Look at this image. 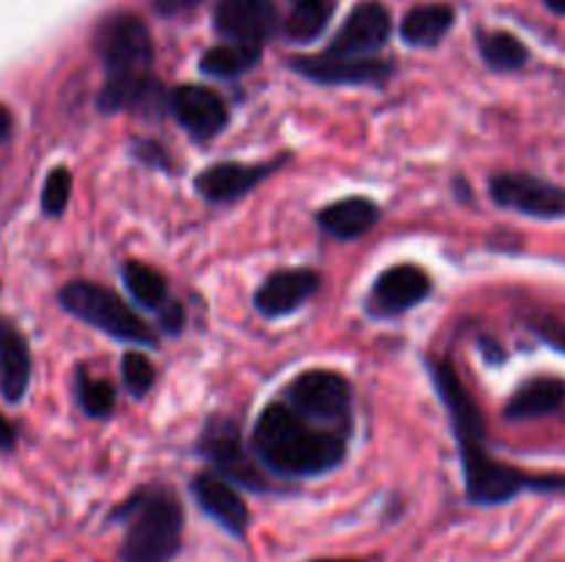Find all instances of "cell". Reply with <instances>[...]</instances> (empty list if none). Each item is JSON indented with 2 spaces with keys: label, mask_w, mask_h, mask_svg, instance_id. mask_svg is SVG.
Instances as JSON below:
<instances>
[{
  "label": "cell",
  "mask_w": 565,
  "mask_h": 562,
  "mask_svg": "<svg viewBox=\"0 0 565 562\" xmlns=\"http://www.w3.org/2000/svg\"><path fill=\"white\" fill-rule=\"evenodd\" d=\"M318 287L320 275L315 270H279V273L268 275V281L259 287L254 303L265 317H285V314L301 309L318 292Z\"/></svg>",
  "instance_id": "14"
},
{
  "label": "cell",
  "mask_w": 565,
  "mask_h": 562,
  "mask_svg": "<svg viewBox=\"0 0 565 562\" xmlns=\"http://www.w3.org/2000/svg\"><path fill=\"white\" fill-rule=\"evenodd\" d=\"M254 446L265 466L287 477H312L337 468L345 441L329 430H315L287 406H268L254 424Z\"/></svg>",
  "instance_id": "3"
},
{
  "label": "cell",
  "mask_w": 565,
  "mask_h": 562,
  "mask_svg": "<svg viewBox=\"0 0 565 562\" xmlns=\"http://www.w3.org/2000/svg\"><path fill=\"white\" fill-rule=\"evenodd\" d=\"M533 328L539 331V334L544 336L550 345H555V347H561V350H565V325L563 323H557V320H552V317H544V320H539Z\"/></svg>",
  "instance_id": "29"
},
{
  "label": "cell",
  "mask_w": 565,
  "mask_h": 562,
  "mask_svg": "<svg viewBox=\"0 0 565 562\" xmlns=\"http://www.w3.org/2000/svg\"><path fill=\"white\" fill-rule=\"evenodd\" d=\"M390 33L392 20L384 6L359 3L331 39L329 53L348 55V58H373V53H379L390 42Z\"/></svg>",
  "instance_id": "10"
},
{
  "label": "cell",
  "mask_w": 565,
  "mask_h": 562,
  "mask_svg": "<svg viewBox=\"0 0 565 562\" xmlns=\"http://www.w3.org/2000/svg\"><path fill=\"white\" fill-rule=\"evenodd\" d=\"M31 383V350L28 342L9 320H0V395L20 402Z\"/></svg>",
  "instance_id": "17"
},
{
  "label": "cell",
  "mask_w": 565,
  "mask_h": 562,
  "mask_svg": "<svg viewBox=\"0 0 565 562\" xmlns=\"http://www.w3.org/2000/svg\"><path fill=\"white\" fill-rule=\"evenodd\" d=\"M58 301L77 320L94 325L114 339L143 347L158 345V336L152 334V328L108 287L92 284V281H72L61 290Z\"/></svg>",
  "instance_id": "5"
},
{
  "label": "cell",
  "mask_w": 565,
  "mask_h": 562,
  "mask_svg": "<svg viewBox=\"0 0 565 562\" xmlns=\"http://www.w3.org/2000/svg\"><path fill=\"white\" fill-rule=\"evenodd\" d=\"M199 3H202V0H154V9H158L163 17H177L196 9Z\"/></svg>",
  "instance_id": "30"
},
{
  "label": "cell",
  "mask_w": 565,
  "mask_h": 562,
  "mask_svg": "<svg viewBox=\"0 0 565 562\" xmlns=\"http://www.w3.org/2000/svg\"><path fill=\"white\" fill-rule=\"evenodd\" d=\"M456 11L447 3H425L408 11L401 22V36L414 47H436L450 33Z\"/></svg>",
  "instance_id": "20"
},
{
  "label": "cell",
  "mask_w": 565,
  "mask_h": 562,
  "mask_svg": "<svg viewBox=\"0 0 565 562\" xmlns=\"http://www.w3.org/2000/svg\"><path fill=\"white\" fill-rule=\"evenodd\" d=\"M491 198L500 207L516 209L530 218H565V187L533 174H497Z\"/></svg>",
  "instance_id": "8"
},
{
  "label": "cell",
  "mask_w": 565,
  "mask_h": 562,
  "mask_svg": "<svg viewBox=\"0 0 565 562\" xmlns=\"http://www.w3.org/2000/svg\"><path fill=\"white\" fill-rule=\"evenodd\" d=\"M478 47L486 64L497 72H516L530 61L527 44L508 31H483L478 36Z\"/></svg>",
  "instance_id": "23"
},
{
  "label": "cell",
  "mask_w": 565,
  "mask_h": 562,
  "mask_svg": "<svg viewBox=\"0 0 565 562\" xmlns=\"http://www.w3.org/2000/svg\"><path fill=\"white\" fill-rule=\"evenodd\" d=\"M544 6L552 11V14L565 17V0H544Z\"/></svg>",
  "instance_id": "33"
},
{
  "label": "cell",
  "mask_w": 565,
  "mask_h": 562,
  "mask_svg": "<svg viewBox=\"0 0 565 562\" xmlns=\"http://www.w3.org/2000/svg\"><path fill=\"white\" fill-rule=\"evenodd\" d=\"M259 58H263V47H257V44L226 42L218 44V47H210L202 55V64L199 66L210 77H237L243 72L254 69Z\"/></svg>",
  "instance_id": "22"
},
{
  "label": "cell",
  "mask_w": 565,
  "mask_h": 562,
  "mask_svg": "<svg viewBox=\"0 0 565 562\" xmlns=\"http://www.w3.org/2000/svg\"><path fill=\"white\" fill-rule=\"evenodd\" d=\"M315 562H362V560H315Z\"/></svg>",
  "instance_id": "34"
},
{
  "label": "cell",
  "mask_w": 565,
  "mask_h": 562,
  "mask_svg": "<svg viewBox=\"0 0 565 562\" xmlns=\"http://www.w3.org/2000/svg\"><path fill=\"white\" fill-rule=\"evenodd\" d=\"M11 127H14V116H11V110L6 105H0V141H6L11 136Z\"/></svg>",
  "instance_id": "32"
},
{
  "label": "cell",
  "mask_w": 565,
  "mask_h": 562,
  "mask_svg": "<svg viewBox=\"0 0 565 562\" xmlns=\"http://www.w3.org/2000/svg\"><path fill=\"white\" fill-rule=\"evenodd\" d=\"M94 47L105 66V86L97 99L99 110L116 114L141 105L152 94V36L136 14L105 17L94 33Z\"/></svg>",
  "instance_id": "2"
},
{
  "label": "cell",
  "mask_w": 565,
  "mask_h": 562,
  "mask_svg": "<svg viewBox=\"0 0 565 562\" xmlns=\"http://www.w3.org/2000/svg\"><path fill=\"white\" fill-rule=\"evenodd\" d=\"M121 279H125L127 290L136 298L138 303H143L147 309H160L169 301V292H166L163 275L154 268L143 262H125L121 268Z\"/></svg>",
  "instance_id": "24"
},
{
  "label": "cell",
  "mask_w": 565,
  "mask_h": 562,
  "mask_svg": "<svg viewBox=\"0 0 565 562\" xmlns=\"http://www.w3.org/2000/svg\"><path fill=\"white\" fill-rule=\"evenodd\" d=\"M375 220H379V207L362 196L342 198V202L329 204L318 213L320 229L340 237V240H356L364 231L373 229Z\"/></svg>",
  "instance_id": "18"
},
{
  "label": "cell",
  "mask_w": 565,
  "mask_h": 562,
  "mask_svg": "<svg viewBox=\"0 0 565 562\" xmlns=\"http://www.w3.org/2000/svg\"><path fill=\"white\" fill-rule=\"evenodd\" d=\"M213 25L226 42L263 47L279 28V11L274 0H218Z\"/></svg>",
  "instance_id": "9"
},
{
  "label": "cell",
  "mask_w": 565,
  "mask_h": 562,
  "mask_svg": "<svg viewBox=\"0 0 565 562\" xmlns=\"http://www.w3.org/2000/svg\"><path fill=\"white\" fill-rule=\"evenodd\" d=\"M296 413L318 422H342L351 411V386L342 375L329 369H312L298 375L287 389Z\"/></svg>",
  "instance_id": "7"
},
{
  "label": "cell",
  "mask_w": 565,
  "mask_h": 562,
  "mask_svg": "<svg viewBox=\"0 0 565 562\" xmlns=\"http://www.w3.org/2000/svg\"><path fill=\"white\" fill-rule=\"evenodd\" d=\"M430 295V279L417 264H397L384 270L373 287V303L386 314H401Z\"/></svg>",
  "instance_id": "15"
},
{
  "label": "cell",
  "mask_w": 565,
  "mask_h": 562,
  "mask_svg": "<svg viewBox=\"0 0 565 562\" xmlns=\"http://www.w3.org/2000/svg\"><path fill=\"white\" fill-rule=\"evenodd\" d=\"M70 193H72L70 171H66L64 165L50 171V176L44 180V191H42L44 215H50V218H58V215H64L66 204H70Z\"/></svg>",
  "instance_id": "27"
},
{
  "label": "cell",
  "mask_w": 565,
  "mask_h": 562,
  "mask_svg": "<svg viewBox=\"0 0 565 562\" xmlns=\"http://www.w3.org/2000/svg\"><path fill=\"white\" fill-rule=\"evenodd\" d=\"M296 72L303 77L318 83H329V86H359V83H384L392 75V66L381 58H348V55L320 53V55H298L290 61Z\"/></svg>",
  "instance_id": "11"
},
{
  "label": "cell",
  "mask_w": 565,
  "mask_h": 562,
  "mask_svg": "<svg viewBox=\"0 0 565 562\" xmlns=\"http://www.w3.org/2000/svg\"><path fill=\"white\" fill-rule=\"evenodd\" d=\"M337 0H290L285 33L290 42H315L331 22Z\"/></svg>",
  "instance_id": "21"
},
{
  "label": "cell",
  "mask_w": 565,
  "mask_h": 562,
  "mask_svg": "<svg viewBox=\"0 0 565 562\" xmlns=\"http://www.w3.org/2000/svg\"><path fill=\"white\" fill-rule=\"evenodd\" d=\"M565 402V380L561 378H535L524 383L511 402L505 406V417L519 422V419H535L555 413Z\"/></svg>",
  "instance_id": "19"
},
{
  "label": "cell",
  "mask_w": 565,
  "mask_h": 562,
  "mask_svg": "<svg viewBox=\"0 0 565 562\" xmlns=\"http://www.w3.org/2000/svg\"><path fill=\"white\" fill-rule=\"evenodd\" d=\"M279 163L246 165V163H215L196 176V191L207 202H235L246 196L259 180L270 174Z\"/></svg>",
  "instance_id": "16"
},
{
  "label": "cell",
  "mask_w": 565,
  "mask_h": 562,
  "mask_svg": "<svg viewBox=\"0 0 565 562\" xmlns=\"http://www.w3.org/2000/svg\"><path fill=\"white\" fill-rule=\"evenodd\" d=\"M114 518L127 523L121 562H171L180 551L185 516L174 494L147 488L127 499Z\"/></svg>",
  "instance_id": "4"
},
{
  "label": "cell",
  "mask_w": 565,
  "mask_h": 562,
  "mask_svg": "<svg viewBox=\"0 0 565 562\" xmlns=\"http://www.w3.org/2000/svg\"><path fill=\"white\" fill-rule=\"evenodd\" d=\"M202 452L213 463L215 474L230 479L232 485H243L248 490H265L268 483L241 439V428L232 419H213L202 435Z\"/></svg>",
  "instance_id": "6"
},
{
  "label": "cell",
  "mask_w": 565,
  "mask_h": 562,
  "mask_svg": "<svg viewBox=\"0 0 565 562\" xmlns=\"http://www.w3.org/2000/svg\"><path fill=\"white\" fill-rule=\"evenodd\" d=\"M77 397L92 417H108L116 406V391L108 380H92L86 372L77 375Z\"/></svg>",
  "instance_id": "25"
},
{
  "label": "cell",
  "mask_w": 565,
  "mask_h": 562,
  "mask_svg": "<svg viewBox=\"0 0 565 562\" xmlns=\"http://www.w3.org/2000/svg\"><path fill=\"white\" fill-rule=\"evenodd\" d=\"M121 378H125L127 391L132 397H143L154 383V367L143 353L130 350L121 358Z\"/></svg>",
  "instance_id": "26"
},
{
  "label": "cell",
  "mask_w": 565,
  "mask_h": 562,
  "mask_svg": "<svg viewBox=\"0 0 565 562\" xmlns=\"http://www.w3.org/2000/svg\"><path fill=\"white\" fill-rule=\"evenodd\" d=\"M160 325H163L166 331H171V334H180L182 325H185V312H182L180 303L166 301L163 306H160Z\"/></svg>",
  "instance_id": "28"
},
{
  "label": "cell",
  "mask_w": 565,
  "mask_h": 562,
  "mask_svg": "<svg viewBox=\"0 0 565 562\" xmlns=\"http://www.w3.org/2000/svg\"><path fill=\"white\" fill-rule=\"evenodd\" d=\"M14 444H17L14 424H11L9 419H6L3 413H0V450L9 452V450H14Z\"/></svg>",
  "instance_id": "31"
},
{
  "label": "cell",
  "mask_w": 565,
  "mask_h": 562,
  "mask_svg": "<svg viewBox=\"0 0 565 562\" xmlns=\"http://www.w3.org/2000/svg\"><path fill=\"white\" fill-rule=\"evenodd\" d=\"M199 507L207 512L213 521H218L235 538H243L248 529V507L235 485L215 472H204L191 485Z\"/></svg>",
  "instance_id": "13"
},
{
  "label": "cell",
  "mask_w": 565,
  "mask_h": 562,
  "mask_svg": "<svg viewBox=\"0 0 565 562\" xmlns=\"http://www.w3.org/2000/svg\"><path fill=\"white\" fill-rule=\"evenodd\" d=\"M171 114L196 141L218 136L230 121L226 102L207 86H177L169 97Z\"/></svg>",
  "instance_id": "12"
},
{
  "label": "cell",
  "mask_w": 565,
  "mask_h": 562,
  "mask_svg": "<svg viewBox=\"0 0 565 562\" xmlns=\"http://www.w3.org/2000/svg\"><path fill=\"white\" fill-rule=\"evenodd\" d=\"M434 383L450 411L456 428L458 446H461L463 477H467V496L472 505H505L522 494H563L565 474H533L524 468L508 466L494 461L486 450L483 417L469 397L467 386L456 375L452 364H434Z\"/></svg>",
  "instance_id": "1"
}]
</instances>
